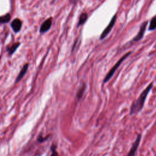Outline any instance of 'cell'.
<instances>
[{
  "instance_id": "obj_1",
  "label": "cell",
  "mask_w": 156,
  "mask_h": 156,
  "mask_svg": "<svg viewBox=\"0 0 156 156\" xmlns=\"http://www.w3.org/2000/svg\"><path fill=\"white\" fill-rule=\"evenodd\" d=\"M152 87V83H151L147 86V87L145 90H144V91L140 95L137 100L132 104L131 108H130V115H132L135 113H137L142 109L145 99L147 97V95L149 93Z\"/></svg>"
},
{
  "instance_id": "obj_2",
  "label": "cell",
  "mask_w": 156,
  "mask_h": 156,
  "mask_svg": "<svg viewBox=\"0 0 156 156\" xmlns=\"http://www.w3.org/2000/svg\"><path fill=\"white\" fill-rule=\"evenodd\" d=\"M131 54V52H127V54H126L124 55H123L116 63L115 65L110 69V71H108V73L106 74V76H105L104 80H103V83H105L106 82H107L113 76V74H115L116 70L118 68V67L120 66V65L122 63V62Z\"/></svg>"
},
{
  "instance_id": "obj_3",
  "label": "cell",
  "mask_w": 156,
  "mask_h": 156,
  "mask_svg": "<svg viewBox=\"0 0 156 156\" xmlns=\"http://www.w3.org/2000/svg\"><path fill=\"white\" fill-rule=\"evenodd\" d=\"M116 14H115L114 16L112 17V18L111 19L109 24H108V26L105 28V29L104 30V31L102 32L101 36H100V39L101 40H103L108 34L109 32L111 31V30L112 29V28L113 27L116 21Z\"/></svg>"
},
{
  "instance_id": "obj_4",
  "label": "cell",
  "mask_w": 156,
  "mask_h": 156,
  "mask_svg": "<svg viewBox=\"0 0 156 156\" xmlns=\"http://www.w3.org/2000/svg\"><path fill=\"white\" fill-rule=\"evenodd\" d=\"M52 26V18L46 19L40 26V33L43 34L48 32L51 27Z\"/></svg>"
},
{
  "instance_id": "obj_5",
  "label": "cell",
  "mask_w": 156,
  "mask_h": 156,
  "mask_svg": "<svg viewBox=\"0 0 156 156\" xmlns=\"http://www.w3.org/2000/svg\"><path fill=\"white\" fill-rule=\"evenodd\" d=\"M141 135L140 134H138L135 142L133 143L132 144V146L131 147L128 154L127 156H135V152L138 147V146H139V144H140V140H141Z\"/></svg>"
},
{
  "instance_id": "obj_6",
  "label": "cell",
  "mask_w": 156,
  "mask_h": 156,
  "mask_svg": "<svg viewBox=\"0 0 156 156\" xmlns=\"http://www.w3.org/2000/svg\"><path fill=\"white\" fill-rule=\"evenodd\" d=\"M10 26L14 32L18 33L22 27V21L19 18H15L10 23Z\"/></svg>"
},
{
  "instance_id": "obj_7",
  "label": "cell",
  "mask_w": 156,
  "mask_h": 156,
  "mask_svg": "<svg viewBox=\"0 0 156 156\" xmlns=\"http://www.w3.org/2000/svg\"><path fill=\"white\" fill-rule=\"evenodd\" d=\"M147 24V21H145V22L142 23V24L140 26V30H139L138 34L135 36V37L133 38V41H137L140 40L143 38V37L144 35V32H145L146 29Z\"/></svg>"
},
{
  "instance_id": "obj_8",
  "label": "cell",
  "mask_w": 156,
  "mask_h": 156,
  "mask_svg": "<svg viewBox=\"0 0 156 156\" xmlns=\"http://www.w3.org/2000/svg\"><path fill=\"white\" fill-rule=\"evenodd\" d=\"M28 68H29V63H26L24 64L22 68L21 69L19 74H18L16 78V80H15V83L20 82L23 78V77L24 76V75L26 74V73H27V71L28 69Z\"/></svg>"
},
{
  "instance_id": "obj_9",
  "label": "cell",
  "mask_w": 156,
  "mask_h": 156,
  "mask_svg": "<svg viewBox=\"0 0 156 156\" xmlns=\"http://www.w3.org/2000/svg\"><path fill=\"white\" fill-rule=\"evenodd\" d=\"M85 89H86V84L84 82H82L81 83V85L79 86V87L77 90V91L76 93V98L77 100H80L82 98V97L85 92Z\"/></svg>"
},
{
  "instance_id": "obj_10",
  "label": "cell",
  "mask_w": 156,
  "mask_h": 156,
  "mask_svg": "<svg viewBox=\"0 0 156 156\" xmlns=\"http://www.w3.org/2000/svg\"><path fill=\"white\" fill-rule=\"evenodd\" d=\"M20 43L18 42V43H13L12 46H9L7 48L6 50L9 54V55H13V54L16 51V50L17 49V48L20 46Z\"/></svg>"
},
{
  "instance_id": "obj_11",
  "label": "cell",
  "mask_w": 156,
  "mask_h": 156,
  "mask_svg": "<svg viewBox=\"0 0 156 156\" xmlns=\"http://www.w3.org/2000/svg\"><path fill=\"white\" fill-rule=\"evenodd\" d=\"M88 18V15L86 13H82L80 15L79 18V22L77 24V27H79L80 26L83 24Z\"/></svg>"
},
{
  "instance_id": "obj_12",
  "label": "cell",
  "mask_w": 156,
  "mask_h": 156,
  "mask_svg": "<svg viewBox=\"0 0 156 156\" xmlns=\"http://www.w3.org/2000/svg\"><path fill=\"white\" fill-rule=\"evenodd\" d=\"M11 18V16L9 13H7L6 15L2 16L0 18V21L1 24H5L9 22Z\"/></svg>"
},
{
  "instance_id": "obj_13",
  "label": "cell",
  "mask_w": 156,
  "mask_h": 156,
  "mask_svg": "<svg viewBox=\"0 0 156 156\" xmlns=\"http://www.w3.org/2000/svg\"><path fill=\"white\" fill-rule=\"evenodd\" d=\"M156 29V16L154 17L149 24V30H155Z\"/></svg>"
},
{
  "instance_id": "obj_14",
  "label": "cell",
  "mask_w": 156,
  "mask_h": 156,
  "mask_svg": "<svg viewBox=\"0 0 156 156\" xmlns=\"http://www.w3.org/2000/svg\"><path fill=\"white\" fill-rule=\"evenodd\" d=\"M51 154L50 156H58V154L57 152L56 151V145L52 144L51 147Z\"/></svg>"
},
{
  "instance_id": "obj_15",
  "label": "cell",
  "mask_w": 156,
  "mask_h": 156,
  "mask_svg": "<svg viewBox=\"0 0 156 156\" xmlns=\"http://www.w3.org/2000/svg\"><path fill=\"white\" fill-rule=\"evenodd\" d=\"M48 137H49V135H47L46 137L44 138V137L42 136L41 135H40L38 136V137L37 138V141H39L40 143H43L44 141H46L48 140Z\"/></svg>"
},
{
  "instance_id": "obj_16",
  "label": "cell",
  "mask_w": 156,
  "mask_h": 156,
  "mask_svg": "<svg viewBox=\"0 0 156 156\" xmlns=\"http://www.w3.org/2000/svg\"><path fill=\"white\" fill-rule=\"evenodd\" d=\"M70 1H71V2H75L76 0H70Z\"/></svg>"
}]
</instances>
